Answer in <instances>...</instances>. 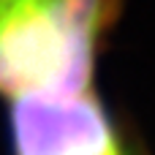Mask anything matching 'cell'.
<instances>
[{
  "instance_id": "1",
  "label": "cell",
  "mask_w": 155,
  "mask_h": 155,
  "mask_svg": "<svg viewBox=\"0 0 155 155\" xmlns=\"http://www.w3.org/2000/svg\"><path fill=\"white\" fill-rule=\"evenodd\" d=\"M123 0H0V98L95 90Z\"/></svg>"
},
{
  "instance_id": "2",
  "label": "cell",
  "mask_w": 155,
  "mask_h": 155,
  "mask_svg": "<svg viewBox=\"0 0 155 155\" xmlns=\"http://www.w3.org/2000/svg\"><path fill=\"white\" fill-rule=\"evenodd\" d=\"M8 142L11 155H109L125 147L95 90L11 101Z\"/></svg>"
},
{
  "instance_id": "3",
  "label": "cell",
  "mask_w": 155,
  "mask_h": 155,
  "mask_svg": "<svg viewBox=\"0 0 155 155\" xmlns=\"http://www.w3.org/2000/svg\"><path fill=\"white\" fill-rule=\"evenodd\" d=\"M109 155H128V153H125V147H120V150H114V153H109Z\"/></svg>"
}]
</instances>
